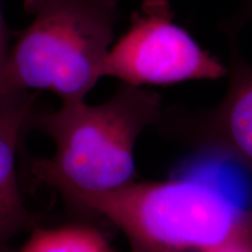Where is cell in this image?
Segmentation results:
<instances>
[{
	"mask_svg": "<svg viewBox=\"0 0 252 252\" xmlns=\"http://www.w3.org/2000/svg\"><path fill=\"white\" fill-rule=\"evenodd\" d=\"M35 100L36 94L31 91L0 110V252H15L13 239L41 220L25 204L17 175L19 144L32 127Z\"/></svg>",
	"mask_w": 252,
	"mask_h": 252,
	"instance_id": "8992f818",
	"label": "cell"
},
{
	"mask_svg": "<svg viewBox=\"0 0 252 252\" xmlns=\"http://www.w3.org/2000/svg\"><path fill=\"white\" fill-rule=\"evenodd\" d=\"M119 0H24L33 20L9 49V90H47L62 103L82 102L103 77Z\"/></svg>",
	"mask_w": 252,
	"mask_h": 252,
	"instance_id": "3957f363",
	"label": "cell"
},
{
	"mask_svg": "<svg viewBox=\"0 0 252 252\" xmlns=\"http://www.w3.org/2000/svg\"><path fill=\"white\" fill-rule=\"evenodd\" d=\"M161 113L159 94L124 83L97 105L82 100L62 103L58 111H35L32 126L52 138L55 152L32 159L31 174L62 196L108 191L135 181V143Z\"/></svg>",
	"mask_w": 252,
	"mask_h": 252,
	"instance_id": "6da1fadb",
	"label": "cell"
},
{
	"mask_svg": "<svg viewBox=\"0 0 252 252\" xmlns=\"http://www.w3.org/2000/svg\"><path fill=\"white\" fill-rule=\"evenodd\" d=\"M20 252H113L102 231L89 224L36 226Z\"/></svg>",
	"mask_w": 252,
	"mask_h": 252,
	"instance_id": "52a82bcc",
	"label": "cell"
},
{
	"mask_svg": "<svg viewBox=\"0 0 252 252\" xmlns=\"http://www.w3.org/2000/svg\"><path fill=\"white\" fill-rule=\"evenodd\" d=\"M207 252H252V247L243 243H225L210 249Z\"/></svg>",
	"mask_w": 252,
	"mask_h": 252,
	"instance_id": "30bf717a",
	"label": "cell"
},
{
	"mask_svg": "<svg viewBox=\"0 0 252 252\" xmlns=\"http://www.w3.org/2000/svg\"><path fill=\"white\" fill-rule=\"evenodd\" d=\"M77 212L106 219L130 252H207L225 243L252 247V210L194 181H132L99 193L63 196Z\"/></svg>",
	"mask_w": 252,
	"mask_h": 252,
	"instance_id": "7a4b0ae2",
	"label": "cell"
},
{
	"mask_svg": "<svg viewBox=\"0 0 252 252\" xmlns=\"http://www.w3.org/2000/svg\"><path fill=\"white\" fill-rule=\"evenodd\" d=\"M173 19L169 0H143L131 15L128 31L110 48L103 77L143 87L219 80L228 75V68Z\"/></svg>",
	"mask_w": 252,
	"mask_h": 252,
	"instance_id": "277c9868",
	"label": "cell"
},
{
	"mask_svg": "<svg viewBox=\"0 0 252 252\" xmlns=\"http://www.w3.org/2000/svg\"><path fill=\"white\" fill-rule=\"evenodd\" d=\"M231 21L239 28L247 21H252V0H241V12L237 18L232 19Z\"/></svg>",
	"mask_w": 252,
	"mask_h": 252,
	"instance_id": "9c48e42d",
	"label": "cell"
},
{
	"mask_svg": "<svg viewBox=\"0 0 252 252\" xmlns=\"http://www.w3.org/2000/svg\"><path fill=\"white\" fill-rule=\"evenodd\" d=\"M9 30L6 25L4 13H2L1 1H0V110L6 108L9 104L14 103L25 94H13L9 90L6 77V69H7V61L9 55ZM30 93V91H28Z\"/></svg>",
	"mask_w": 252,
	"mask_h": 252,
	"instance_id": "ba28073f",
	"label": "cell"
},
{
	"mask_svg": "<svg viewBox=\"0 0 252 252\" xmlns=\"http://www.w3.org/2000/svg\"><path fill=\"white\" fill-rule=\"evenodd\" d=\"M226 28L229 84L222 102L215 108L197 112L162 111L157 124L197 149L229 158L252 179V64L239 50V28L232 23Z\"/></svg>",
	"mask_w": 252,
	"mask_h": 252,
	"instance_id": "5b68a950",
	"label": "cell"
}]
</instances>
